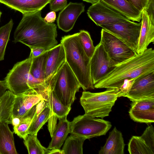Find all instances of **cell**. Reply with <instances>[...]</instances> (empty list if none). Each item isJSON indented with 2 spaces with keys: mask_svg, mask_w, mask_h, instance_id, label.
<instances>
[{
  "mask_svg": "<svg viewBox=\"0 0 154 154\" xmlns=\"http://www.w3.org/2000/svg\"><path fill=\"white\" fill-rule=\"evenodd\" d=\"M57 29L55 24L44 20L41 11L23 14L14 32L13 42L22 43L30 48L37 47L49 50L57 45Z\"/></svg>",
  "mask_w": 154,
  "mask_h": 154,
  "instance_id": "obj_1",
  "label": "cell"
},
{
  "mask_svg": "<svg viewBox=\"0 0 154 154\" xmlns=\"http://www.w3.org/2000/svg\"><path fill=\"white\" fill-rule=\"evenodd\" d=\"M154 72V50L147 48L143 52L116 65L104 78L94 85V88H114L121 97L125 81L134 80L144 74Z\"/></svg>",
  "mask_w": 154,
  "mask_h": 154,
  "instance_id": "obj_2",
  "label": "cell"
},
{
  "mask_svg": "<svg viewBox=\"0 0 154 154\" xmlns=\"http://www.w3.org/2000/svg\"><path fill=\"white\" fill-rule=\"evenodd\" d=\"M78 33L62 37L66 61L84 91L94 89L90 72V60L85 53L80 41Z\"/></svg>",
  "mask_w": 154,
  "mask_h": 154,
  "instance_id": "obj_3",
  "label": "cell"
},
{
  "mask_svg": "<svg viewBox=\"0 0 154 154\" xmlns=\"http://www.w3.org/2000/svg\"><path fill=\"white\" fill-rule=\"evenodd\" d=\"M49 87L62 104L71 106L81 87L66 61L52 78Z\"/></svg>",
  "mask_w": 154,
  "mask_h": 154,
  "instance_id": "obj_4",
  "label": "cell"
},
{
  "mask_svg": "<svg viewBox=\"0 0 154 154\" xmlns=\"http://www.w3.org/2000/svg\"><path fill=\"white\" fill-rule=\"evenodd\" d=\"M118 91L114 88H107L99 93L83 91L80 102L85 114L103 119L109 116L118 97Z\"/></svg>",
  "mask_w": 154,
  "mask_h": 154,
  "instance_id": "obj_5",
  "label": "cell"
},
{
  "mask_svg": "<svg viewBox=\"0 0 154 154\" xmlns=\"http://www.w3.org/2000/svg\"><path fill=\"white\" fill-rule=\"evenodd\" d=\"M111 127L108 121L85 114L78 116L70 122L69 133L90 139L105 135Z\"/></svg>",
  "mask_w": 154,
  "mask_h": 154,
  "instance_id": "obj_6",
  "label": "cell"
},
{
  "mask_svg": "<svg viewBox=\"0 0 154 154\" xmlns=\"http://www.w3.org/2000/svg\"><path fill=\"white\" fill-rule=\"evenodd\" d=\"M33 58L31 52L28 58L14 65L5 79L8 89L15 95L30 89L28 82Z\"/></svg>",
  "mask_w": 154,
  "mask_h": 154,
  "instance_id": "obj_7",
  "label": "cell"
},
{
  "mask_svg": "<svg viewBox=\"0 0 154 154\" xmlns=\"http://www.w3.org/2000/svg\"><path fill=\"white\" fill-rule=\"evenodd\" d=\"M141 25V22L128 20L100 26L120 38L137 53Z\"/></svg>",
  "mask_w": 154,
  "mask_h": 154,
  "instance_id": "obj_8",
  "label": "cell"
},
{
  "mask_svg": "<svg viewBox=\"0 0 154 154\" xmlns=\"http://www.w3.org/2000/svg\"><path fill=\"white\" fill-rule=\"evenodd\" d=\"M100 43L109 57L117 64L137 54L122 40L103 29L101 32Z\"/></svg>",
  "mask_w": 154,
  "mask_h": 154,
  "instance_id": "obj_9",
  "label": "cell"
},
{
  "mask_svg": "<svg viewBox=\"0 0 154 154\" xmlns=\"http://www.w3.org/2000/svg\"><path fill=\"white\" fill-rule=\"evenodd\" d=\"M117 64L109 57L103 45L99 43L96 47L90 60V72L95 85L111 72Z\"/></svg>",
  "mask_w": 154,
  "mask_h": 154,
  "instance_id": "obj_10",
  "label": "cell"
},
{
  "mask_svg": "<svg viewBox=\"0 0 154 154\" xmlns=\"http://www.w3.org/2000/svg\"><path fill=\"white\" fill-rule=\"evenodd\" d=\"M89 18L98 26L129 20L101 0L92 4L88 9Z\"/></svg>",
  "mask_w": 154,
  "mask_h": 154,
  "instance_id": "obj_11",
  "label": "cell"
},
{
  "mask_svg": "<svg viewBox=\"0 0 154 154\" xmlns=\"http://www.w3.org/2000/svg\"><path fill=\"white\" fill-rule=\"evenodd\" d=\"M125 97L132 102L154 98V72L144 74L135 79Z\"/></svg>",
  "mask_w": 154,
  "mask_h": 154,
  "instance_id": "obj_12",
  "label": "cell"
},
{
  "mask_svg": "<svg viewBox=\"0 0 154 154\" xmlns=\"http://www.w3.org/2000/svg\"><path fill=\"white\" fill-rule=\"evenodd\" d=\"M48 92L30 89L16 95L12 117H20L42 100H46Z\"/></svg>",
  "mask_w": 154,
  "mask_h": 154,
  "instance_id": "obj_13",
  "label": "cell"
},
{
  "mask_svg": "<svg viewBox=\"0 0 154 154\" xmlns=\"http://www.w3.org/2000/svg\"><path fill=\"white\" fill-rule=\"evenodd\" d=\"M128 150L130 154H154V128L148 127L140 136H133L129 140Z\"/></svg>",
  "mask_w": 154,
  "mask_h": 154,
  "instance_id": "obj_14",
  "label": "cell"
},
{
  "mask_svg": "<svg viewBox=\"0 0 154 154\" xmlns=\"http://www.w3.org/2000/svg\"><path fill=\"white\" fill-rule=\"evenodd\" d=\"M135 122L150 123L154 122V98L132 101L129 111Z\"/></svg>",
  "mask_w": 154,
  "mask_h": 154,
  "instance_id": "obj_15",
  "label": "cell"
},
{
  "mask_svg": "<svg viewBox=\"0 0 154 154\" xmlns=\"http://www.w3.org/2000/svg\"><path fill=\"white\" fill-rule=\"evenodd\" d=\"M82 3L70 2L59 14L57 19L60 29L67 32L71 30L79 16L85 11Z\"/></svg>",
  "mask_w": 154,
  "mask_h": 154,
  "instance_id": "obj_16",
  "label": "cell"
},
{
  "mask_svg": "<svg viewBox=\"0 0 154 154\" xmlns=\"http://www.w3.org/2000/svg\"><path fill=\"white\" fill-rule=\"evenodd\" d=\"M66 62L65 50L61 44L49 50L45 75V81L49 86L52 77Z\"/></svg>",
  "mask_w": 154,
  "mask_h": 154,
  "instance_id": "obj_17",
  "label": "cell"
},
{
  "mask_svg": "<svg viewBox=\"0 0 154 154\" xmlns=\"http://www.w3.org/2000/svg\"><path fill=\"white\" fill-rule=\"evenodd\" d=\"M141 28L137 54L143 52L151 43L154 42V20L145 9L142 12Z\"/></svg>",
  "mask_w": 154,
  "mask_h": 154,
  "instance_id": "obj_18",
  "label": "cell"
},
{
  "mask_svg": "<svg viewBox=\"0 0 154 154\" xmlns=\"http://www.w3.org/2000/svg\"><path fill=\"white\" fill-rule=\"evenodd\" d=\"M51 0H0V3L23 14L41 11Z\"/></svg>",
  "mask_w": 154,
  "mask_h": 154,
  "instance_id": "obj_19",
  "label": "cell"
},
{
  "mask_svg": "<svg viewBox=\"0 0 154 154\" xmlns=\"http://www.w3.org/2000/svg\"><path fill=\"white\" fill-rule=\"evenodd\" d=\"M101 0L130 20L140 22L141 20L142 12L127 0Z\"/></svg>",
  "mask_w": 154,
  "mask_h": 154,
  "instance_id": "obj_20",
  "label": "cell"
},
{
  "mask_svg": "<svg viewBox=\"0 0 154 154\" xmlns=\"http://www.w3.org/2000/svg\"><path fill=\"white\" fill-rule=\"evenodd\" d=\"M125 144L122 133L116 127L109 132L104 145L101 147L99 154H123Z\"/></svg>",
  "mask_w": 154,
  "mask_h": 154,
  "instance_id": "obj_21",
  "label": "cell"
},
{
  "mask_svg": "<svg viewBox=\"0 0 154 154\" xmlns=\"http://www.w3.org/2000/svg\"><path fill=\"white\" fill-rule=\"evenodd\" d=\"M45 105V101L42 100L24 115L19 117L20 123L17 127L13 128V132L20 138L24 140L28 135V129L33 118L36 114L41 111Z\"/></svg>",
  "mask_w": 154,
  "mask_h": 154,
  "instance_id": "obj_22",
  "label": "cell"
},
{
  "mask_svg": "<svg viewBox=\"0 0 154 154\" xmlns=\"http://www.w3.org/2000/svg\"><path fill=\"white\" fill-rule=\"evenodd\" d=\"M13 132L8 124L0 122V154H17L14 141Z\"/></svg>",
  "mask_w": 154,
  "mask_h": 154,
  "instance_id": "obj_23",
  "label": "cell"
},
{
  "mask_svg": "<svg viewBox=\"0 0 154 154\" xmlns=\"http://www.w3.org/2000/svg\"><path fill=\"white\" fill-rule=\"evenodd\" d=\"M67 117L59 119L53 137L47 149H60L70 132V123Z\"/></svg>",
  "mask_w": 154,
  "mask_h": 154,
  "instance_id": "obj_24",
  "label": "cell"
},
{
  "mask_svg": "<svg viewBox=\"0 0 154 154\" xmlns=\"http://www.w3.org/2000/svg\"><path fill=\"white\" fill-rule=\"evenodd\" d=\"M16 95L9 90L0 97V122L11 124Z\"/></svg>",
  "mask_w": 154,
  "mask_h": 154,
  "instance_id": "obj_25",
  "label": "cell"
},
{
  "mask_svg": "<svg viewBox=\"0 0 154 154\" xmlns=\"http://www.w3.org/2000/svg\"><path fill=\"white\" fill-rule=\"evenodd\" d=\"M45 101L59 119L67 117L71 107L65 106L62 104L49 87Z\"/></svg>",
  "mask_w": 154,
  "mask_h": 154,
  "instance_id": "obj_26",
  "label": "cell"
},
{
  "mask_svg": "<svg viewBox=\"0 0 154 154\" xmlns=\"http://www.w3.org/2000/svg\"><path fill=\"white\" fill-rule=\"evenodd\" d=\"M49 51H46L40 55L33 58L30 73L34 77L45 80L46 65Z\"/></svg>",
  "mask_w": 154,
  "mask_h": 154,
  "instance_id": "obj_27",
  "label": "cell"
},
{
  "mask_svg": "<svg viewBox=\"0 0 154 154\" xmlns=\"http://www.w3.org/2000/svg\"><path fill=\"white\" fill-rule=\"evenodd\" d=\"M86 139L71 134L66 138L62 148L65 154H82L83 146Z\"/></svg>",
  "mask_w": 154,
  "mask_h": 154,
  "instance_id": "obj_28",
  "label": "cell"
},
{
  "mask_svg": "<svg viewBox=\"0 0 154 154\" xmlns=\"http://www.w3.org/2000/svg\"><path fill=\"white\" fill-rule=\"evenodd\" d=\"M38 113L36 114L32 120L27 130V134H37L43 126L48 121L50 117V108L48 103Z\"/></svg>",
  "mask_w": 154,
  "mask_h": 154,
  "instance_id": "obj_29",
  "label": "cell"
},
{
  "mask_svg": "<svg viewBox=\"0 0 154 154\" xmlns=\"http://www.w3.org/2000/svg\"><path fill=\"white\" fill-rule=\"evenodd\" d=\"M23 140L29 154H49L50 150L42 145L37 138V134H29Z\"/></svg>",
  "mask_w": 154,
  "mask_h": 154,
  "instance_id": "obj_30",
  "label": "cell"
},
{
  "mask_svg": "<svg viewBox=\"0 0 154 154\" xmlns=\"http://www.w3.org/2000/svg\"><path fill=\"white\" fill-rule=\"evenodd\" d=\"M13 22L12 19L0 27V61L4 59L6 48L9 40Z\"/></svg>",
  "mask_w": 154,
  "mask_h": 154,
  "instance_id": "obj_31",
  "label": "cell"
},
{
  "mask_svg": "<svg viewBox=\"0 0 154 154\" xmlns=\"http://www.w3.org/2000/svg\"><path fill=\"white\" fill-rule=\"evenodd\" d=\"M78 35L85 53L91 59L94 52L95 47L94 45L89 33L86 31L81 30Z\"/></svg>",
  "mask_w": 154,
  "mask_h": 154,
  "instance_id": "obj_32",
  "label": "cell"
},
{
  "mask_svg": "<svg viewBox=\"0 0 154 154\" xmlns=\"http://www.w3.org/2000/svg\"><path fill=\"white\" fill-rule=\"evenodd\" d=\"M67 5V0H51L49 3L51 11L55 12L61 10Z\"/></svg>",
  "mask_w": 154,
  "mask_h": 154,
  "instance_id": "obj_33",
  "label": "cell"
},
{
  "mask_svg": "<svg viewBox=\"0 0 154 154\" xmlns=\"http://www.w3.org/2000/svg\"><path fill=\"white\" fill-rule=\"evenodd\" d=\"M50 115L48 120V129L52 137L57 126V117L53 111L50 109Z\"/></svg>",
  "mask_w": 154,
  "mask_h": 154,
  "instance_id": "obj_34",
  "label": "cell"
},
{
  "mask_svg": "<svg viewBox=\"0 0 154 154\" xmlns=\"http://www.w3.org/2000/svg\"><path fill=\"white\" fill-rule=\"evenodd\" d=\"M138 10L142 12L148 8L152 0H128Z\"/></svg>",
  "mask_w": 154,
  "mask_h": 154,
  "instance_id": "obj_35",
  "label": "cell"
},
{
  "mask_svg": "<svg viewBox=\"0 0 154 154\" xmlns=\"http://www.w3.org/2000/svg\"><path fill=\"white\" fill-rule=\"evenodd\" d=\"M56 19L55 12L51 11L48 13L44 18V20L48 23H52L54 22Z\"/></svg>",
  "mask_w": 154,
  "mask_h": 154,
  "instance_id": "obj_36",
  "label": "cell"
},
{
  "mask_svg": "<svg viewBox=\"0 0 154 154\" xmlns=\"http://www.w3.org/2000/svg\"><path fill=\"white\" fill-rule=\"evenodd\" d=\"M33 57H37L46 51L45 49L42 48L37 47H33L30 48Z\"/></svg>",
  "mask_w": 154,
  "mask_h": 154,
  "instance_id": "obj_37",
  "label": "cell"
},
{
  "mask_svg": "<svg viewBox=\"0 0 154 154\" xmlns=\"http://www.w3.org/2000/svg\"><path fill=\"white\" fill-rule=\"evenodd\" d=\"M7 89L8 88L5 80L0 81V97L4 95Z\"/></svg>",
  "mask_w": 154,
  "mask_h": 154,
  "instance_id": "obj_38",
  "label": "cell"
},
{
  "mask_svg": "<svg viewBox=\"0 0 154 154\" xmlns=\"http://www.w3.org/2000/svg\"><path fill=\"white\" fill-rule=\"evenodd\" d=\"M20 123L19 117L12 116L11 119V124L13 125V128L17 127Z\"/></svg>",
  "mask_w": 154,
  "mask_h": 154,
  "instance_id": "obj_39",
  "label": "cell"
},
{
  "mask_svg": "<svg viewBox=\"0 0 154 154\" xmlns=\"http://www.w3.org/2000/svg\"><path fill=\"white\" fill-rule=\"evenodd\" d=\"M65 154L63 150L60 149H55L50 150L48 154Z\"/></svg>",
  "mask_w": 154,
  "mask_h": 154,
  "instance_id": "obj_40",
  "label": "cell"
},
{
  "mask_svg": "<svg viewBox=\"0 0 154 154\" xmlns=\"http://www.w3.org/2000/svg\"><path fill=\"white\" fill-rule=\"evenodd\" d=\"M83 1L86 2L88 3H89L92 4H94L100 0H82Z\"/></svg>",
  "mask_w": 154,
  "mask_h": 154,
  "instance_id": "obj_41",
  "label": "cell"
},
{
  "mask_svg": "<svg viewBox=\"0 0 154 154\" xmlns=\"http://www.w3.org/2000/svg\"><path fill=\"white\" fill-rule=\"evenodd\" d=\"M2 14V13L1 12V11H0V18H1V15Z\"/></svg>",
  "mask_w": 154,
  "mask_h": 154,
  "instance_id": "obj_42",
  "label": "cell"
}]
</instances>
